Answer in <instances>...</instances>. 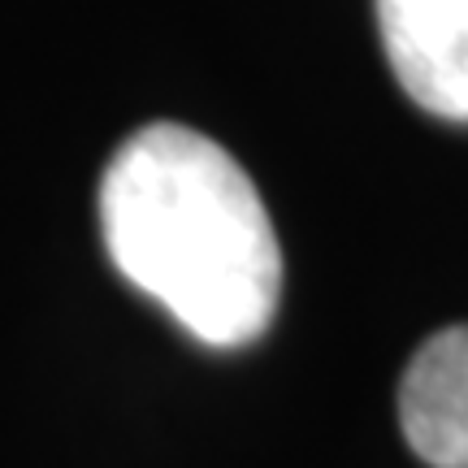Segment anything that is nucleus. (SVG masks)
<instances>
[{"instance_id":"obj_3","label":"nucleus","mask_w":468,"mask_h":468,"mask_svg":"<svg viewBox=\"0 0 468 468\" xmlns=\"http://www.w3.org/2000/svg\"><path fill=\"white\" fill-rule=\"evenodd\" d=\"M399 425L430 468H468V325L438 330L408 360Z\"/></svg>"},{"instance_id":"obj_1","label":"nucleus","mask_w":468,"mask_h":468,"mask_svg":"<svg viewBox=\"0 0 468 468\" xmlns=\"http://www.w3.org/2000/svg\"><path fill=\"white\" fill-rule=\"evenodd\" d=\"M101 230L117 273L208 347L269 330L282 251L248 169L208 134L152 122L104 169Z\"/></svg>"},{"instance_id":"obj_2","label":"nucleus","mask_w":468,"mask_h":468,"mask_svg":"<svg viewBox=\"0 0 468 468\" xmlns=\"http://www.w3.org/2000/svg\"><path fill=\"white\" fill-rule=\"evenodd\" d=\"M382 44L403 91L447 122H468V0H378Z\"/></svg>"}]
</instances>
